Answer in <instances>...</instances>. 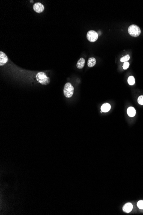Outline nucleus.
Segmentation results:
<instances>
[{
  "instance_id": "11",
  "label": "nucleus",
  "mask_w": 143,
  "mask_h": 215,
  "mask_svg": "<svg viewBox=\"0 0 143 215\" xmlns=\"http://www.w3.org/2000/svg\"><path fill=\"white\" fill-rule=\"evenodd\" d=\"M96 64V59L95 58L91 57L88 59V65L89 67L91 68L94 66Z\"/></svg>"
},
{
  "instance_id": "3",
  "label": "nucleus",
  "mask_w": 143,
  "mask_h": 215,
  "mask_svg": "<svg viewBox=\"0 0 143 215\" xmlns=\"http://www.w3.org/2000/svg\"><path fill=\"white\" fill-rule=\"evenodd\" d=\"M74 92V87L70 83L66 84L63 89V93L66 97L70 98L73 95Z\"/></svg>"
},
{
  "instance_id": "4",
  "label": "nucleus",
  "mask_w": 143,
  "mask_h": 215,
  "mask_svg": "<svg viewBox=\"0 0 143 215\" xmlns=\"http://www.w3.org/2000/svg\"><path fill=\"white\" fill-rule=\"evenodd\" d=\"M98 34L96 31L91 30L88 31L87 34V38L89 41L94 42L97 40L98 38Z\"/></svg>"
},
{
  "instance_id": "6",
  "label": "nucleus",
  "mask_w": 143,
  "mask_h": 215,
  "mask_svg": "<svg viewBox=\"0 0 143 215\" xmlns=\"http://www.w3.org/2000/svg\"><path fill=\"white\" fill-rule=\"evenodd\" d=\"M8 58L4 52H0V65L2 66L8 62Z\"/></svg>"
},
{
  "instance_id": "16",
  "label": "nucleus",
  "mask_w": 143,
  "mask_h": 215,
  "mask_svg": "<svg viewBox=\"0 0 143 215\" xmlns=\"http://www.w3.org/2000/svg\"><path fill=\"white\" fill-rule=\"evenodd\" d=\"M129 62H124V64H123V69L124 70H126L128 68H129Z\"/></svg>"
},
{
  "instance_id": "5",
  "label": "nucleus",
  "mask_w": 143,
  "mask_h": 215,
  "mask_svg": "<svg viewBox=\"0 0 143 215\" xmlns=\"http://www.w3.org/2000/svg\"><path fill=\"white\" fill-rule=\"evenodd\" d=\"M33 10L37 13H41L44 10V6L39 2L35 3L33 6Z\"/></svg>"
},
{
  "instance_id": "13",
  "label": "nucleus",
  "mask_w": 143,
  "mask_h": 215,
  "mask_svg": "<svg viewBox=\"0 0 143 215\" xmlns=\"http://www.w3.org/2000/svg\"><path fill=\"white\" fill-rule=\"evenodd\" d=\"M129 59H130L129 55H127L126 56H125L121 58L120 60H121V62H126L128 61H129Z\"/></svg>"
},
{
  "instance_id": "10",
  "label": "nucleus",
  "mask_w": 143,
  "mask_h": 215,
  "mask_svg": "<svg viewBox=\"0 0 143 215\" xmlns=\"http://www.w3.org/2000/svg\"><path fill=\"white\" fill-rule=\"evenodd\" d=\"M110 108H111V107H110V104L106 103H104L102 106L101 109L102 110V111L105 113V112H108L110 110Z\"/></svg>"
},
{
  "instance_id": "15",
  "label": "nucleus",
  "mask_w": 143,
  "mask_h": 215,
  "mask_svg": "<svg viewBox=\"0 0 143 215\" xmlns=\"http://www.w3.org/2000/svg\"><path fill=\"white\" fill-rule=\"evenodd\" d=\"M138 102L140 104L143 105V95L139 96L138 99Z\"/></svg>"
},
{
  "instance_id": "9",
  "label": "nucleus",
  "mask_w": 143,
  "mask_h": 215,
  "mask_svg": "<svg viewBox=\"0 0 143 215\" xmlns=\"http://www.w3.org/2000/svg\"><path fill=\"white\" fill-rule=\"evenodd\" d=\"M127 113L128 115L130 117H134L136 114V110L135 108L133 107H129L128 108L127 110Z\"/></svg>"
},
{
  "instance_id": "12",
  "label": "nucleus",
  "mask_w": 143,
  "mask_h": 215,
  "mask_svg": "<svg viewBox=\"0 0 143 215\" xmlns=\"http://www.w3.org/2000/svg\"><path fill=\"white\" fill-rule=\"evenodd\" d=\"M128 82L130 85H133L135 83V78L133 76L129 77L128 79Z\"/></svg>"
},
{
  "instance_id": "7",
  "label": "nucleus",
  "mask_w": 143,
  "mask_h": 215,
  "mask_svg": "<svg viewBox=\"0 0 143 215\" xmlns=\"http://www.w3.org/2000/svg\"><path fill=\"white\" fill-rule=\"evenodd\" d=\"M133 209V205L130 203L126 204L123 207V212L126 213H129L131 212Z\"/></svg>"
},
{
  "instance_id": "8",
  "label": "nucleus",
  "mask_w": 143,
  "mask_h": 215,
  "mask_svg": "<svg viewBox=\"0 0 143 215\" xmlns=\"http://www.w3.org/2000/svg\"><path fill=\"white\" fill-rule=\"evenodd\" d=\"M85 63V59H84V58H80L77 62L76 66L78 69H82V68H83L84 67V66Z\"/></svg>"
},
{
  "instance_id": "2",
  "label": "nucleus",
  "mask_w": 143,
  "mask_h": 215,
  "mask_svg": "<svg viewBox=\"0 0 143 215\" xmlns=\"http://www.w3.org/2000/svg\"><path fill=\"white\" fill-rule=\"evenodd\" d=\"M128 32L129 34L132 36L137 37L141 34V31L138 26L136 25H132L129 27Z\"/></svg>"
},
{
  "instance_id": "14",
  "label": "nucleus",
  "mask_w": 143,
  "mask_h": 215,
  "mask_svg": "<svg viewBox=\"0 0 143 215\" xmlns=\"http://www.w3.org/2000/svg\"><path fill=\"white\" fill-rule=\"evenodd\" d=\"M137 206L141 209H143V200L139 201L137 203Z\"/></svg>"
},
{
  "instance_id": "1",
  "label": "nucleus",
  "mask_w": 143,
  "mask_h": 215,
  "mask_svg": "<svg viewBox=\"0 0 143 215\" xmlns=\"http://www.w3.org/2000/svg\"><path fill=\"white\" fill-rule=\"evenodd\" d=\"M36 79L42 85H47L49 83V79L44 72H39L36 75Z\"/></svg>"
}]
</instances>
